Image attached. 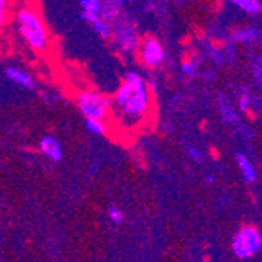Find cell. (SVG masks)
<instances>
[{
    "mask_svg": "<svg viewBox=\"0 0 262 262\" xmlns=\"http://www.w3.org/2000/svg\"><path fill=\"white\" fill-rule=\"evenodd\" d=\"M152 93L141 74L129 71L112 96V121L123 132H137L152 115Z\"/></svg>",
    "mask_w": 262,
    "mask_h": 262,
    "instance_id": "cell-1",
    "label": "cell"
},
{
    "mask_svg": "<svg viewBox=\"0 0 262 262\" xmlns=\"http://www.w3.org/2000/svg\"><path fill=\"white\" fill-rule=\"evenodd\" d=\"M11 20L20 39L27 44L30 51L36 54H46L51 49V32L39 11L32 2H20L14 5Z\"/></svg>",
    "mask_w": 262,
    "mask_h": 262,
    "instance_id": "cell-2",
    "label": "cell"
},
{
    "mask_svg": "<svg viewBox=\"0 0 262 262\" xmlns=\"http://www.w3.org/2000/svg\"><path fill=\"white\" fill-rule=\"evenodd\" d=\"M82 17L101 38L108 39L115 22L123 14V7L116 0H80Z\"/></svg>",
    "mask_w": 262,
    "mask_h": 262,
    "instance_id": "cell-3",
    "label": "cell"
},
{
    "mask_svg": "<svg viewBox=\"0 0 262 262\" xmlns=\"http://www.w3.org/2000/svg\"><path fill=\"white\" fill-rule=\"evenodd\" d=\"M76 107L85 120H112V98L98 90H82L74 98Z\"/></svg>",
    "mask_w": 262,
    "mask_h": 262,
    "instance_id": "cell-4",
    "label": "cell"
},
{
    "mask_svg": "<svg viewBox=\"0 0 262 262\" xmlns=\"http://www.w3.org/2000/svg\"><path fill=\"white\" fill-rule=\"evenodd\" d=\"M113 46L116 47V51L126 55V57H132L138 52V47L141 42V36L137 27V22L130 17L126 16H120L118 20L115 22V26L112 29V35L110 38Z\"/></svg>",
    "mask_w": 262,
    "mask_h": 262,
    "instance_id": "cell-5",
    "label": "cell"
},
{
    "mask_svg": "<svg viewBox=\"0 0 262 262\" xmlns=\"http://www.w3.org/2000/svg\"><path fill=\"white\" fill-rule=\"evenodd\" d=\"M262 247V237L259 231L253 226H245L235 234L234 242H232V250L235 256L241 259H248L254 256Z\"/></svg>",
    "mask_w": 262,
    "mask_h": 262,
    "instance_id": "cell-6",
    "label": "cell"
},
{
    "mask_svg": "<svg viewBox=\"0 0 262 262\" xmlns=\"http://www.w3.org/2000/svg\"><path fill=\"white\" fill-rule=\"evenodd\" d=\"M137 57H138L140 63L145 68L156 69V68L162 66V63L166 58V54H165L162 42L157 38L148 36L145 39H141Z\"/></svg>",
    "mask_w": 262,
    "mask_h": 262,
    "instance_id": "cell-7",
    "label": "cell"
},
{
    "mask_svg": "<svg viewBox=\"0 0 262 262\" xmlns=\"http://www.w3.org/2000/svg\"><path fill=\"white\" fill-rule=\"evenodd\" d=\"M217 107H219V113L222 116V121L226 126L242 127L239 112L235 110V107L232 105V102L229 101V98H226L225 94H222V93L217 96Z\"/></svg>",
    "mask_w": 262,
    "mask_h": 262,
    "instance_id": "cell-8",
    "label": "cell"
},
{
    "mask_svg": "<svg viewBox=\"0 0 262 262\" xmlns=\"http://www.w3.org/2000/svg\"><path fill=\"white\" fill-rule=\"evenodd\" d=\"M38 149L46 159H49L51 162H60L63 159V146L58 141V138L54 135L41 137V140L38 141Z\"/></svg>",
    "mask_w": 262,
    "mask_h": 262,
    "instance_id": "cell-9",
    "label": "cell"
},
{
    "mask_svg": "<svg viewBox=\"0 0 262 262\" xmlns=\"http://www.w3.org/2000/svg\"><path fill=\"white\" fill-rule=\"evenodd\" d=\"M5 76L10 82H13L14 85L24 88V90H35L36 88V82L35 77L29 73V71L17 68V66H8L5 69Z\"/></svg>",
    "mask_w": 262,
    "mask_h": 262,
    "instance_id": "cell-10",
    "label": "cell"
},
{
    "mask_svg": "<svg viewBox=\"0 0 262 262\" xmlns=\"http://www.w3.org/2000/svg\"><path fill=\"white\" fill-rule=\"evenodd\" d=\"M228 39H231L234 44H254L262 39V29L257 27H244V29H235L229 33Z\"/></svg>",
    "mask_w": 262,
    "mask_h": 262,
    "instance_id": "cell-11",
    "label": "cell"
},
{
    "mask_svg": "<svg viewBox=\"0 0 262 262\" xmlns=\"http://www.w3.org/2000/svg\"><path fill=\"white\" fill-rule=\"evenodd\" d=\"M201 47L203 51L206 52V55H209V58L215 63L217 66H225L228 61H226V57H225V52L222 49H219V47L212 42V39H201Z\"/></svg>",
    "mask_w": 262,
    "mask_h": 262,
    "instance_id": "cell-12",
    "label": "cell"
},
{
    "mask_svg": "<svg viewBox=\"0 0 262 262\" xmlns=\"http://www.w3.org/2000/svg\"><path fill=\"white\" fill-rule=\"evenodd\" d=\"M235 162L239 165V170L242 173V176L245 178L247 182H254L257 174H256V168L251 163V160L247 157V154L244 152H235Z\"/></svg>",
    "mask_w": 262,
    "mask_h": 262,
    "instance_id": "cell-13",
    "label": "cell"
},
{
    "mask_svg": "<svg viewBox=\"0 0 262 262\" xmlns=\"http://www.w3.org/2000/svg\"><path fill=\"white\" fill-rule=\"evenodd\" d=\"M85 127L93 135H107L110 130L108 121L104 120H85Z\"/></svg>",
    "mask_w": 262,
    "mask_h": 262,
    "instance_id": "cell-14",
    "label": "cell"
},
{
    "mask_svg": "<svg viewBox=\"0 0 262 262\" xmlns=\"http://www.w3.org/2000/svg\"><path fill=\"white\" fill-rule=\"evenodd\" d=\"M13 0H0V30H4L13 16Z\"/></svg>",
    "mask_w": 262,
    "mask_h": 262,
    "instance_id": "cell-15",
    "label": "cell"
},
{
    "mask_svg": "<svg viewBox=\"0 0 262 262\" xmlns=\"http://www.w3.org/2000/svg\"><path fill=\"white\" fill-rule=\"evenodd\" d=\"M229 2L248 14H259L262 11L259 0H229Z\"/></svg>",
    "mask_w": 262,
    "mask_h": 262,
    "instance_id": "cell-16",
    "label": "cell"
},
{
    "mask_svg": "<svg viewBox=\"0 0 262 262\" xmlns=\"http://www.w3.org/2000/svg\"><path fill=\"white\" fill-rule=\"evenodd\" d=\"M198 71H200V58H190L187 61L182 63L181 66V73L184 77L188 79H193L198 76Z\"/></svg>",
    "mask_w": 262,
    "mask_h": 262,
    "instance_id": "cell-17",
    "label": "cell"
},
{
    "mask_svg": "<svg viewBox=\"0 0 262 262\" xmlns=\"http://www.w3.org/2000/svg\"><path fill=\"white\" fill-rule=\"evenodd\" d=\"M251 98H253V93H250L247 88L241 90L239 101H237V104H239V110L242 113H248L250 112V108H251Z\"/></svg>",
    "mask_w": 262,
    "mask_h": 262,
    "instance_id": "cell-18",
    "label": "cell"
},
{
    "mask_svg": "<svg viewBox=\"0 0 262 262\" xmlns=\"http://www.w3.org/2000/svg\"><path fill=\"white\" fill-rule=\"evenodd\" d=\"M253 76H254V82L262 88V57H257L251 66Z\"/></svg>",
    "mask_w": 262,
    "mask_h": 262,
    "instance_id": "cell-19",
    "label": "cell"
},
{
    "mask_svg": "<svg viewBox=\"0 0 262 262\" xmlns=\"http://www.w3.org/2000/svg\"><path fill=\"white\" fill-rule=\"evenodd\" d=\"M108 219L115 223V225H121L124 222V213L121 209H118L116 206L108 209Z\"/></svg>",
    "mask_w": 262,
    "mask_h": 262,
    "instance_id": "cell-20",
    "label": "cell"
},
{
    "mask_svg": "<svg viewBox=\"0 0 262 262\" xmlns=\"http://www.w3.org/2000/svg\"><path fill=\"white\" fill-rule=\"evenodd\" d=\"M225 57L228 63H234L235 61V49H234V42L231 39H226V46H225Z\"/></svg>",
    "mask_w": 262,
    "mask_h": 262,
    "instance_id": "cell-21",
    "label": "cell"
},
{
    "mask_svg": "<svg viewBox=\"0 0 262 262\" xmlns=\"http://www.w3.org/2000/svg\"><path fill=\"white\" fill-rule=\"evenodd\" d=\"M185 151H187L188 157L192 159L193 162H196V163L203 162V154H201L195 146H187V148H185Z\"/></svg>",
    "mask_w": 262,
    "mask_h": 262,
    "instance_id": "cell-22",
    "label": "cell"
},
{
    "mask_svg": "<svg viewBox=\"0 0 262 262\" xmlns=\"http://www.w3.org/2000/svg\"><path fill=\"white\" fill-rule=\"evenodd\" d=\"M206 181H207V182H209V184H212V182H213V181H215V178H213V176H212V174H207V178H206Z\"/></svg>",
    "mask_w": 262,
    "mask_h": 262,
    "instance_id": "cell-23",
    "label": "cell"
},
{
    "mask_svg": "<svg viewBox=\"0 0 262 262\" xmlns=\"http://www.w3.org/2000/svg\"><path fill=\"white\" fill-rule=\"evenodd\" d=\"M178 2H179V4H182V2H184V0H178Z\"/></svg>",
    "mask_w": 262,
    "mask_h": 262,
    "instance_id": "cell-24",
    "label": "cell"
}]
</instances>
